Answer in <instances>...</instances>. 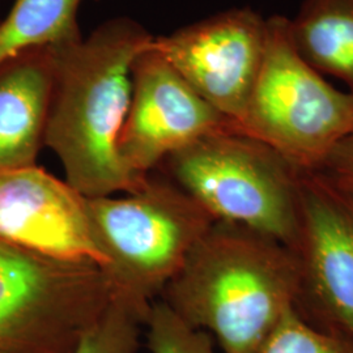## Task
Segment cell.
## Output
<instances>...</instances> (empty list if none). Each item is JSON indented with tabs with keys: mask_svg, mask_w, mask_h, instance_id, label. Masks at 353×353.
I'll use <instances>...</instances> for the list:
<instances>
[{
	"mask_svg": "<svg viewBox=\"0 0 353 353\" xmlns=\"http://www.w3.org/2000/svg\"><path fill=\"white\" fill-rule=\"evenodd\" d=\"M313 173H316L328 189L334 192L353 220V178L328 173L325 170H314Z\"/></svg>",
	"mask_w": 353,
	"mask_h": 353,
	"instance_id": "18",
	"label": "cell"
},
{
	"mask_svg": "<svg viewBox=\"0 0 353 353\" xmlns=\"http://www.w3.org/2000/svg\"><path fill=\"white\" fill-rule=\"evenodd\" d=\"M81 0H16L0 21V64L23 51L59 48L81 39Z\"/></svg>",
	"mask_w": 353,
	"mask_h": 353,
	"instance_id": "13",
	"label": "cell"
},
{
	"mask_svg": "<svg viewBox=\"0 0 353 353\" xmlns=\"http://www.w3.org/2000/svg\"><path fill=\"white\" fill-rule=\"evenodd\" d=\"M87 211L114 294L134 305L145 319L152 303L214 223L174 182L152 173L135 191L87 198Z\"/></svg>",
	"mask_w": 353,
	"mask_h": 353,
	"instance_id": "3",
	"label": "cell"
},
{
	"mask_svg": "<svg viewBox=\"0 0 353 353\" xmlns=\"http://www.w3.org/2000/svg\"><path fill=\"white\" fill-rule=\"evenodd\" d=\"M299 293V263L287 246L214 221L159 300L212 335L223 353H255Z\"/></svg>",
	"mask_w": 353,
	"mask_h": 353,
	"instance_id": "2",
	"label": "cell"
},
{
	"mask_svg": "<svg viewBox=\"0 0 353 353\" xmlns=\"http://www.w3.org/2000/svg\"><path fill=\"white\" fill-rule=\"evenodd\" d=\"M99 265L0 240V353H71L113 300Z\"/></svg>",
	"mask_w": 353,
	"mask_h": 353,
	"instance_id": "6",
	"label": "cell"
},
{
	"mask_svg": "<svg viewBox=\"0 0 353 353\" xmlns=\"http://www.w3.org/2000/svg\"><path fill=\"white\" fill-rule=\"evenodd\" d=\"M131 77L119 152L137 176H148L172 153L202 137L236 127L190 87L152 41L135 58Z\"/></svg>",
	"mask_w": 353,
	"mask_h": 353,
	"instance_id": "8",
	"label": "cell"
},
{
	"mask_svg": "<svg viewBox=\"0 0 353 353\" xmlns=\"http://www.w3.org/2000/svg\"><path fill=\"white\" fill-rule=\"evenodd\" d=\"M316 170L353 178V134L341 140Z\"/></svg>",
	"mask_w": 353,
	"mask_h": 353,
	"instance_id": "17",
	"label": "cell"
},
{
	"mask_svg": "<svg viewBox=\"0 0 353 353\" xmlns=\"http://www.w3.org/2000/svg\"><path fill=\"white\" fill-rule=\"evenodd\" d=\"M144 322L145 316L134 305L114 294L71 353H137Z\"/></svg>",
	"mask_w": 353,
	"mask_h": 353,
	"instance_id": "14",
	"label": "cell"
},
{
	"mask_svg": "<svg viewBox=\"0 0 353 353\" xmlns=\"http://www.w3.org/2000/svg\"><path fill=\"white\" fill-rule=\"evenodd\" d=\"M265 45L267 20L250 8L219 13L152 39L190 87L234 126L248 108Z\"/></svg>",
	"mask_w": 353,
	"mask_h": 353,
	"instance_id": "7",
	"label": "cell"
},
{
	"mask_svg": "<svg viewBox=\"0 0 353 353\" xmlns=\"http://www.w3.org/2000/svg\"><path fill=\"white\" fill-rule=\"evenodd\" d=\"M236 128L305 172L316 170L353 134V92L327 83L297 52L290 20L267 19L261 72Z\"/></svg>",
	"mask_w": 353,
	"mask_h": 353,
	"instance_id": "5",
	"label": "cell"
},
{
	"mask_svg": "<svg viewBox=\"0 0 353 353\" xmlns=\"http://www.w3.org/2000/svg\"><path fill=\"white\" fill-rule=\"evenodd\" d=\"M255 353H353V341L312 323L294 306Z\"/></svg>",
	"mask_w": 353,
	"mask_h": 353,
	"instance_id": "15",
	"label": "cell"
},
{
	"mask_svg": "<svg viewBox=\"0 0 353 353\" xmlns=\"http://www.w3.org/2000/svg\"><path fill=\"white\" fill-rule=\"evenodd\" d=\"M0 240L54 261L106 265L87 198L37 165L0 170Z\"/></svg>",
	"mask_w": 353,
	"mask_h": 353,
	"instance_id": "10",
	"label": "cell"
},
{
	"mask_svg": "<svg viewBox=\"0 0 353 353\" xmlns=\"http://www.w3.org/2000/svg\"><path fill=\"white\" fill-rule=\"evenodd\" d=\"M157 169L214 221L252 229L293 250L301 169L263 141L229 127L172 153Z\"/></svg>",
	"mask_w": 353,
	"mask_h": 353,
	"instance_id": "4",
	"label": "cell"
},
{
	"mask_svg": "<svg viewBox=\"0 0 353 353\" xmlns=\"http://www.w3.org/2000/svg\"><path fill=\"white\" fill-rule=\"evenodd\" d=\"M292 252L300 271L297 310L353 341V220L313 172L301 170L300 225Z\"/></svg>",
	"mask_w": 353,
	"mask_h": 353,
	"instance_id": "9",
	"label": "cell"
},
{
	"mask_svg": "<svg viewBox=\"0 0 353 353\" xmlns=\"http://www.w3.org/2000/svg\"><path fill=\"white\" fill-rule=\"evenodd\" d=\"M153 39L139 23L114 19L55 50V80L45 145L64 181L85 198L131 192L145 176L127 168L119 138L131 101L135 58Z\"/></svg>",
	"mask_w": 353,
	"mask_h": 353,
	"instance_id": "1",
	"label": "cell"
},
{
	"mask_svg": "<svg viewBox=\"0 0 353 353\" xmlns=\"http://www.w3.org/2000/svg\"><path fill=\"white\" fill-rule=\"evenodd\" d=\"M290 33L307 63L353 92V0H303Z\"/></svg>",
	"mask_w": 353,
	"mask_h": 353,
	"instance_id": "12",
	"label": "cell"
},
{
	"mask_svg": "<svg viewBox=\"0 0 353 353\" xmlns=\"http://www.w3.org/2000/svg\"><path fill=\"white\" fill-rule=\"evenodd\" d=\"M54 80L50 46L23 51L0 64V170L37 165Z\"/></svg>",
	"mask_w": 353,
	"mask_h": 353,
	"instance_id": "11",
	"label": "cell"
},
{
	"mask_svg": "<svg viewBox=\"0 0 353 353\" xmlns=\"http://www.w3.org/2000/svg\"><path fill=\"white\" fill-rule=\"evenodd\" d=\"M144 326L151 353H217L207 332L189 326L161 300L152 303Z\"/></svg>",
	"mask_w": 353,
	"mask_h": 353,
	"instance_id": "16",
	"label": "cell"
}]
</instances>
